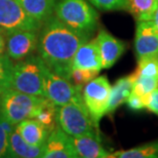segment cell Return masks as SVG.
Here are the masks:
<instances>
[{
  "instance_id": "obj_1",
  "label": "cell",
  "mask_w": 158,
  "mask_h": 158,
  "mask_svg": "<svg viewBox=\"0 0 158 158\" xmlns=\"http://www.w3.org/2000/svg\"><path fill=\"white\" fill-rule=\"evenodd\" d=\"M90 37L72 30L52 15L38 31L36 53L50 71L70 80L75 53Z\"/></svg>"
},
{
  "instance_id": "obj_2",
  "label": "cell",
  "mask_w": 158,
  "mask_h": 158,
  "mask_svg": "<svg viewBox=\"0 0 158 158\" xmlns=\"http://www.w3.org/2000/svg\"><path fill=\"white\" fill-rule=\"evenodd\" d=\"M53 15L72 30L89 36L99 26V12L87 0H58Z\"/></svg>"
},
{
  "instance_id": "obj_3",
  "label": "cell",
  "mask_w": 158,
  "mask_h": 158,
  "mask_svg": "<svg viewBox=\"0 0 158 158\" xmlns=\"http://www.w3.org/2000/svg\"><path fill=\"white\" fill-rule=\"evenodd\" d=\"M43 69L44 63L37 53L14 62L10 87L28 94L45 98Z\"/></svg>"
},
{
  "instance_id": "obj_4",
  "label": "cell",
  "mask_w": 158,
  "mask_h": 158,
  "mask_svg": "<svg viewBox=\"0 0 158 158\" xmlns=\"http://www.w3.org/2000/svg\"><path fill=\"white\" fill-rule=\"evenodd\" d=\"M44 99L10 87L0 94V115L17 125L25 119L35 117Z\"/></svg>"
},
{
  "instance_id": "obj_5",
  "label": "cell",
  "mask_w": 158,
  "mask_h": 158,
  "mask_svg": "<svg viewBox=\"0 0 158 158\" xmlns=\"http://www.w3.org/2000/svg\"><path fill=\"white\" fill-rule=\"evenodd\" d=\"M58 124L71 137L99 135V128L94 125L84 104L68 103L60 106Z\"/></svg>"
},
{
  "instance_id": "obj_6",
  "label": "cell",
  "mask_w": 158,
  "mask_h": 158,
  "mask_svg": "<svg viewBox=\"0 0 158 158\" xmlns=\"http://www.w3.org/2000/svg\"><path fill=\"white\" fill-rule=\"evenodd\" d=\"M111 93V84L105 75L97 76L87 82L82 89V99L94 125L99 128L100 121L107 114Z\"/></svg>"
},
{
  "instance_id": "obj_7",
  "label": "cell",
  "mask_w": 158,
  "mask_h": 158,
  "mask_svg": "<svg viewBox=\"0 0 158 158\" xmlns=\"http://www.w3.org/2000/svg\"><path fill=\"white\" fill-rule=\"evenodd\" d=\"M43 86L45 98L58 107L68 103L84 104L82 99V89L74 85L69 79L52 72L44 64Z\"/></svg>"
},
{
  "instance_id": "obj_8",
  "label": "cell",
  "mask_w": 158,
  "mask_h": 158,
  "mask_svg": "<svg viewBox=\"0 0 158 158\" xmlns=\"http://www.w3.org/2000/svg\"><path fill=\"white\" fill-rule=\"evenodd\" d=\"M41 25L25 11L18 0H0V31L4 34L17 30L39 31Z\"/></svg>"
},
{
  "instance_id": "obj_9",
  "label": "cell",
  "mask_w": 158,
  "mask_h": 158,
  "mask_svg": "<svg viewBox=\"0 0 158 158\" xmlns=\"http://www.w3.org/2000/svg\"><path fill=\"white\" fill-rule=\"evenodd\" d=\"M5 55L18 62L34 55L38 44V31L17 30L5 34Z\"/></svg>"
},
{
  "instance_id": "obj_10",
  "label": "cell",
  "mask_w": 158,
  "mask_h": 158,
  "mask_svg": "<svg viewBox=\"0 0 158 158\" xmlns=\"http://www.w3.org/2000/svg\"><path fill=\"white\" fill-rule=\"evenodd\" d=\"M134 48L137 60L158 56V30L152 21L137 22Z\"/></svg>"
},
{
  "instance_id": "obj_11",
  "label": "cell",
  "mask_w": 158,
  "mask_h": 158,
  "mask_svg": "<svg viewBox=\"0 0 158 158\" xmlns=\"http://www.w3.org/2000/svg\"><path fill=\"white\" fill-rule=\"evenodd\" d=\"M42 158H78L70 135L59 125L50 131L44 144Z\"/></svg>"
},
{
  "instance_id": "obj_12",
  "label": "cell",
  "mask_w": 158,
  "mask_h": 158,
  "mask_svg": "<svg viewBox=\"0 0 158 158\" xmlns=\"http://www.w3.org/2000/svg\"><path fill=\"white\" fill-rule=\"evenodd\" d=\"M96 39L99 45L103 69H109L114 66L127 48L126 42L116 38L106 30L99 31Z\"/></svg>"
},
{
  "instance_id": "obj_13",
  "label": "cell",
  "mask_w": 158,
  "mask_h": 158,
  "mask_svg": "<svg viewBox=\"0 0 158 158\" xmlns=\"http://www.w3.org/2000/svg\"><path fill=\"white\" fill-rule=\"evenodd\" d=\"M73 68L88 69L101 72L103 69L98 41L94 38L87 40L79 46L73 58Z\"/></svg>"
},
{
  "instance_id": "obj_14",
  "label": "cell",
  "mask_w": 158,
  "mask_h": 158,
  "mask_svg": "<svg viewBox=\"0 0 158 158\" xmlns=\"http://www.w3.org/2000/svg\"><path fill=\"white\" fill-rule=\"evenodd\" d=\"M72 144L78 157L81 158H109L110 153L101 143L99 135L71 137Z\"/></svg>"
},
{
  "instance_id": "obj_15",
  "label": "cell",
  "mask_w": 158,
  "mask_h": 158,
  "mask_svg": "<svg viewBox=\"0 0 158 158\" xmlns=\"http://www.w3.org/2000/svg\"><path fill=\"white\" fill-rule=\"evenodd\" d=\"M15 129L29 145L43 146L50 134V131L35 118H28L19 122Z\"/></svg>"
},
{
  "instance_id": "obj_16",
  "label": "cell",
  "mask_w": 158,
  "mask_h": 158,
  "mask_svg": "<svg viewBox=\"0 0 158 158\" xmlns=\"http://www.w3.org/2000/svg\"><path fill=\"white\" fill-rule=\"evenodd\" d=\"M44 152L43 146L29 145L21 137L17 129L8 135L7 157L12 158H42Z\"/></svg>"
},
{
  "instance_id": "obj_17",
  "label": "cell",
  "mask_w": 158,
  "mask_h": 158,
  "mask_svg": "<svg viewBox=\"0 0 158 158\" xmlns=\"http://www.w3.org/2000/svg\"><path fill=\"white\" fill-rule=\"evenodd\" d=\"M135 81V74L131 73L127 76L120 77L116 80L113 86H111V93H110V99L107 109V114H113L121 105H123L128 96L131 93L132 84ZM106 114V115H107Z\"/></svg>"
},
{
  "instance_id": "obj_18",
  "label": "cell",
  "mask_w": 158,
  "mask_h": 158,
  "mask_svg": "<svg viewBox=\"0 0 158 158\" xmlns=\"http://www.w3.org/2000/svg\"><path fill=\"white\" fill-rule=\"evenodd\" d=\"M18 1L31 18L42 24L53 15L58 0H18Z\"/></svg>"
},
{
  "instance_id": "obj_19",
  "label": "cell",
  "mask_w": 158,
  "mask_h": 158,
  "mask_svg": "<svg viewBox=\"0 0 158 158\" xmlns=\"http://www.w3.org/2000/svg\"><path fill=\"white\" fill-rule=\"evenodd\" d=\"M127 10L137 22L151 21L158 5V0H126Z\"/></svg>"
},
{
  "instance_id": "obj_20",
  "label": "cell",
  "mask_w": 158,
  "mask_h": 158,
  "mask_svg": "<svg viewBox=\"0 0 158 158\" xmlns=\"http://www.w3.org/2000/svg\"><path fill=\"white\" fill-rule=\"evenodd\" d=\"M109 158H158V140L128 150L116 151Z\"/></svg>"
},
{
  "instance_id": "obj_21",
  "label": "cell",
  "mask_w": 158,
  "mask_h": 158,
  "mask_svg": "<svg viewBox=\"0 0 158 158\" xmlns=\"http://www.w3.org/2000/svg\"><path fill=\"white\" fill-rule=\"evenodd\" d=\"M58 110L59 107L55 105L52 101H49L47 98L41 104L40 109L37 112L36 116L34 118L38 120L42 124L49 129L50 131L53 128L58 126Z\"/></svg>"
},
{
  "instance_id": "obj_22",
  "label": "cell",
  "mask_w": 158,
  "mask_h": 158,
  "mask_svg": "<svg viewBox=\"0 0 158 158\" xmlns=\"http://www.w3.org/2000/svg\"><path fill=\"white\" fill-rule=\"evenodd\" d=\"M134 74H135V81L134 84H132L131 91L135 93V94H138V96L144 98L147 101L150 94L154 89L158 88V78L137 75L135 72Z\"/></svg>"
},
{
  "instance_id": "obj_23",
  "label": "cell",
  "mask_w": 158,
  "mask_h": 158,
  "mask_svg": "<svg viewBox=\"0 0 158 158\" xmlns=\"http://www.w3.org/2000/svg\"><path fill=\"white\" fill-rule=\"evenodd\" d=\"M135 73L142 76L158 78V56L139 59Z\"/></svg>"
},
{
  "instance_id": "obj_24",
  "label": "cell",
  "mask_w": 158,
  "mask_h": 158,
  "mask_svg": "<svg viewBox=\"0 0 158 158\" xmlns=\"http://www.w3.org/2000/svg\"><path fill=\"white\" fill-rule=\"evenodd\" d=\"M14 62L6 55L0 56V94L11 86Z\"/></svg>"
},
{
  "instance_id": "obj_25",
  "label": "cell",
  "mask_w": 158,
  "mask_h": 158,
  "mask_svg": "<svg viewBox=\"0 0 158 158\" xmlns=\"http://www.w3.org/2000/svg\"><path fill=\"white\" fill-rule=\"evenodd\" d=\"M100 72L97 70H88V69H78L73 68L71 71L70 81L78 87L83 88L87 82L93 80L99 75Z\"/></svg>"
},
{
  "instance_id": "obj_26",
  "label": "cell",
  "mask_w": 158,
  "mask_h": 158,
  "mask_svg": "<svg viewBox=\"0 0 158 158\" xmlns=\"http://www.w3.org/2000/svg\"><path fill=\"white\" fill-rule=\"evenodd\" d=\"M96 8L104 11L126 10V0H87Z\"/></svg>"
},
{
  "instance_id": "obj_27",
  "label": "cell",
  "mask_w": 158,
  "mask_h": 158,
  "mask_svg": "<svg viewBox=\"0 0 158 158\" xmlns=\"http://www.w3.org/2000/svg\"><path fill=\"white\" fill-rule=\"evenodd\" d=\"M126 106L128 107V109L132 112H140L146 109L147 105V101L138 94H135V93H131V94L128 96L127 100H126Z\"/></svg>"
},
{
  "instance_id": "obj_28",
  "label": "cell",
  "mask_w": 158,
  "mask_h": 158,
  "mask_svg": "<svg viewBox=\"0 0 158 158\" xmlns=\"http://www.w3.org/2000/svg\"><path fill=\"white\" fill-rule=\"evenodd\" d=\"M146 109L149 112L158 116V88L154 89L150 94V96L147 100Z\"/></svg>"
},
{
  "instance_id": "obj_29",
  "label": "cell",
  "mask_w": 158,
  "mask_h": 158,
  "mask_svg": "<svg viewBox=\"0 0 158 158\" xmlns=\"http://www.w3.org/2000/svg\"><path fill=\"white\" fill-rule=\"evenodd\" d=\"M8 152V135L3 129L0 122V158L7 157Z\"/></svg>"
},
{
  "instance_id": "obj_30",
  "label": "cell",
  "mask_w": 158,
  "mask_h": 158,
  "mask_svg": "<svg viewBox=\"0 0 158 158\" xmlns=\"http://www.w3.org/2000/svg\"><path fill=\"white\" fill-rule=\"evenodd\" d=\"M0 122H1V125H2L3 129H4L6 132H7V135L11 134V132L15 129V125L12 124V123L10 121H8L7 119H5L4 117H2L1 115H0Z\"/></svg>"
},
{
  "instance_id": "obj_31",
  "label": "cell",
  "mask_w": 158,
  "mask_h": 158,
  "mask_svg": "<svg viewBox=\"0 0 158 158\" xmlns=\"http://www.w3.org/2000/svg\"><path fill=\"white\" fill-rule=\"evenodd\" d=\"M5 34L0 31V56L5 55Z\"/></svg>"
},
{
  "instance_id": "obj_32",
  "label": "cell",
  "mask_w": 158,
  "mask_h": 158,
  "mask_svg": "<svg viewBox=\"0 0 158 158\" xmlns=\"http://www.w3.org/2000/svg\"><path fill=\"white\" fill-rule=\"evenodd\" d=\"M151 21H152V23L154 24V26L157 28L158 30V5L155 9V11H154V14L152 15V19H151Z\"/></svg>"
}]
</instances>
